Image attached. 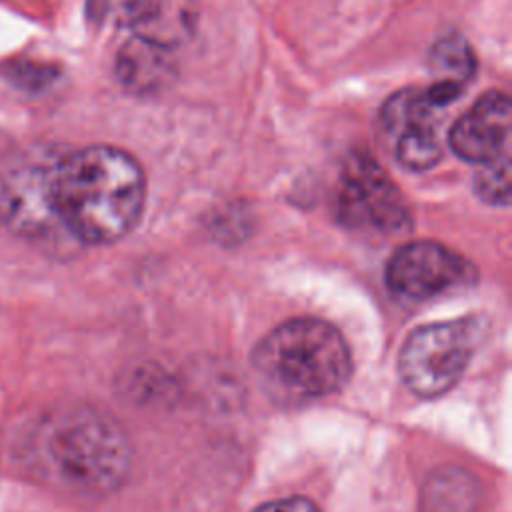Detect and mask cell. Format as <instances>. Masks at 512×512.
<instances>
[{"label":"cell","instance_id":"15","mask_svg":"<svg viewBox=\"0 0 512 512\" xmlns=\"http://www.w3.org/2000/svg\"><path fill=\"white\" fill-rule=\"evenodd\" d=\"M254 512H320V510L310 498L290 496V498H280V500H274V502H266Z\"/></svg>","mask_w":512,"mask_h":512},{"label":"cell","instance_id":"8","mask_svg":"<svg viewBox=\"0 0 512 512\" xmlns=\"http://www.w3.org/2000/svg\"><path fill=\"white\" fill-rule=\"evenodd\" d=\"M0 222L26 238H42L60 228L50 196V168L18 166L0 174Z\"/></svg>","mask_w":512,"mask_h":512},{"label":"cell","instance_id":"2","mask_svg":"<svg viewBox=\"0 0 512 512\" xmlns=\"http://www.w3.org/2000/svg\"><path fill=\"white\" fill-rule=\"evenodd\" d=\"M24 460L48 484L96 496L124 480L130 450L122 428L110 416L90 406H64L30 426Z\"/></svg>","mask_w":512,"mask_h":512},{"label":"cell","instance_id":"4","mask_svg":"<svg viewBox=\"0 0 512 512\" xmlns=\"http://www.w3.org/2000/svg\"><path fill=\"white\" fill-rule=\"evenodd\" d=\"M476 326L468 318L416 328L404 342L398 370L418 396L448 392L464 374L476 344Z\"/></svg>","mask_w":512,"mask_h":512},{"label":"cell","instance_id":"9","mask_svg":"<svg viewBox=\"0 0 512 512\" xmlns=\"http://www.w3.org/2000/svg\"><path fill=\"white\" fill-rule=\"evenodd\" d=\"M512 106L506 94L488 92L450 128L452 152L468 162L484 164L508 154Z\"/></svg>","mask_w":512,"mask_h":512},{"label":"cell","instance_id":"13","mask_svg":"<svg viewBox=\"0 0 512 512\" xmlns=\"http://www.w3.org/2000/svg\"><path fill=\"white\" fill-rule=\"evenodd\" d=\"M474 178L476 194L496 206L510 204V154H502L490 162L478 164Z\"/></svg>","mask_w":512,"mask_h":512},{"label":"cell","instance_id":"5","mask_svg":"<svg viewBox=\"0 0 512 512\" xmlns=\"http://www.w3.org/2000/svg\"><path fill=\"white\" fill-rule=\"evenodd\" d=\"M476 270L454 250L432 242H408L394 252L386 268V282L402 298L430 300L472 284Z\"/></svg>","mask_w":512,"mask_h":512},{"label":"cell","instance_id":"1","mask_svg":"<svg viewBox=\"0 0 512 512\" xmlns=\"http://www.w3.org/2000/svg\"><path fill=\"white\" fill-rule=\"evenodd\" d=\"M50 196L64 232L84 244H110L138 222L146 182L124 150L88 146L50 166Z\"/></svg>","mask_w":512,"mask_h":512},{"label":"cell","instance_id":"14","mask_svg":"<svg viewBox=\"0 0 512 512\" xmlns=\"http://www.w3.org/2000/svg\"><path fill=\"white\" fill-rule=\"evenodd\" d=\"M148 4L150 0H88L86 12L96 24L134 28L142 20Z\"/></svg>","mask_w":512,"mask_h":512},{"label":"cell","instance_id":"7","mask_svg":"<svg viewBox=\"0 0 512 512\" xmlns=\"http://www.w3.org/2000/svg\"><path fill=\"white\" fill-rule=\"evenodd\" d=\"M436 110L426 90H402L382 108L380 128L396 160L408 170H428L442 156Z\"/></svg>","mask_w":512,"mask_h":512},{"label":"cell","instance_id":"12","mask_svg":"<svg viewBox=\"0 0 512 512\" xmlns=\"http://www.w3.org/2000/svg\"><path fill=\"white\" fill-rule=\"evenodd\" d=\"M430 66L438 76L436 82H448L464 88V82L474 72V58L464 40L450 36L432 48Z\"/></svg>","mask_w":512,"mask_h":512},{"label":"cell","instance_id":"10","mask_svg":"<svg viewBox=\"0 0 512 512\" xmlns=\"http://www.w3.org/2000/svg\"><path fill=\"white\" fill-rule=\"evenodd\" d=\"M116 76L132 94H152L174 78L172 50L134 34L116 56Z\"/></svg>","mask_w":512,"mask_h":512},{"label":"cell","instance_id":"3","mask_svg":"<svg viewBox=\"0 0 512 512\" xmlns=\"http://www.w3.org/2000/svg\"><path fill=\"white\" fill-rule=\"evenodd\" d=\"M264 390L282 404L338 392L352 370L342 334L318 318H294L266 334L252 354Z\"/></svg>","mask_w":512,"mask_h":512},{"label":"cell","instance_id":"11","mask_svg":"<svg viewBox=\"0 0 512 512\" xmlns=\"http://www.w3.org/2000/svg\"><path fill=\"white\" fill-rule=\"evenodd\" d=\"M198 10L194 0H150L134 34L174 50L188 40L196 28Z\"/></svg>","mask_w":512,"mask_h":512},{"label":"cell","instance_id":"6","mask_svg":"<svg viewBox=\"0 0 512 512\" xmlns=\"http://www.w3.org/2000/svg\"><path fill=\"white\" fill-rule=\"evenodd\" d=\"M338 214L352 226L394 234L408 226V212L400 192L370 158H352L342 174Z\"/></svg>","mask_w":512,"mask_h":512}]
</instances>
